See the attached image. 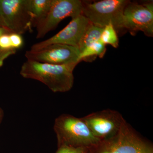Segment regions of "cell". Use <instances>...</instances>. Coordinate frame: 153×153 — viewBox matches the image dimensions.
I'll return each mask as SVG.
<instances>
[{"label":"cell","instance_id":"4fadbf2b","mask_svg":"<svg viewBox=\"0 0 153 153\" xmlns=\"http://www.w3.org/2000/svg\"><path fill=\"white\" fill-rule=\"evenodd\" d=\"M103 28L96 26L90 23L82 35L78 45L79 52H82L85 47L100 40Z\"/></svg>","mask_w":153,"mask_h":153},{"label":"cell","instance_id":"ba28073f","mask_svg":"<svg viewBox=\"0 0 153 153\" xmlns=\"http://www.w3.org/2000/svg\"><path fill=\"white\" fill-rule=\"evenodd\" d=\"M124 28L131 33L142 31L146 36L153 35L152 3L140 4L129 1L123 11Z\"/></svg>","mask_w":153,"mask_h":153},{"label":"cell","instance_id":"9c48e42d","mask_svg":"<svg viewBox=\"0 0 153 153\" xmlns=\"http://www.w3.org/2000/svg\"><path fill=\"white\" fill-rule=\"evenodd\" d=\"M79 49L62 44L49 45L36 52L28 50L25 53L27 60L54 65L79 63Z\"/></svg>","mask_w":153,"mask_h":153},{"label":"cell","instance_id":"3957f363","mask_svg":"<svg viewBox=\"0 0 153 153\" xmlns=\"http://www.w3.org/2000/svg\"><path fill=\"white\" fill-rule=\"evenodd\" d=\"M53 128L57 147L68 146L89 149L100 141L81 118L71 114H62L56 118Z\"/></svg>","mask_w":153,"mask_h":153},{"label":"cell","instance_id":"5b68a950","mask_svg":"<svg viewBox=\"0 0 153 153\" xmlns=\"http://www.w3.org/2000/svg\"><path fill=\"white\" fill-rule=\"evenodd\" d=\"M0 16L4 27L22 35L33 31L28 0H0Z\"/></svg>","mask_w":153,"mask_h":153},{"label":"cell","instance_id":"8992f818","mask_svg":"<svg viewBox=\"0 0 153 153\" xmlns=\"http://www.w3.org/2000/svg\"><path fill=\"white\" fill-rule=\"evenodd\" d=\"M81 118L100 141L115 135L126 120L120 113L110 109L92 113Z\"/></svg>","mask_w":153,"mask_h":153},{"label":"cell","instance_id":"9a60e30c","mask_svg":"<svg viewBox=\"0 0 153 153\" xmlns=\"http://www.w3.org/2000/svg\"><path fill=\"white\" fill-rule=\"evenodd\" d=\"M100 40L105 45L109 44L115 48L118 47L117 32L111 23L103 27Z\"/></svg>","mask_w":153,"mask_h":153},{"label":"cell","instance_id":"277c9868","mask_svg":"<svg viewBox=\"0 0 153 153\" xmlns=\"http://www.w3.org/2000/svg\"><path fill=\"white\" fill-rule=\"evenodd\" d=\"M127 0H103L84 4L82 14L91 24L104 27L111 23L117 31L123 30V11Z\"/></svg>","mask_w":153,"mask_h":153},{"label":"cell","instance_id":"7a4b0ae2","mask_svg":"<svg viewBox=\"0 0 153 153\" xmlns=\"http://www.w3.org/2000/svg\"><path fill=\"white\" fill-rule=\"evenodd\" d=\"M88 153H153V144L125 120L115 135L100 141Z\"/></svg>","mask_w":153,"mask_h":153},{"label":"cell","instance_id":"ac0fdd59","mask_svg":"<svg viewBox=\"0 0 153 153\" xmlns=\"http://www.w3.org/2000/svg\"><path fill=\"white\" fill-rule=\"evenodd\" d=\"M7 30H8L7 28L4 27H0V35L2 34L4 32H5Z\"/></svg>","mask_w":153,"mask_h":153},{"label":"cell","instance_id":"5bb4252c","mask_svg":"<svg viewBox=\"0 0 153 153\" xmlns=\"http://www.w3.org/2000/svg\"><path fill=\"white\" fill-rule=\"evenodd\" d=\"M106 50L105 45L100 40L94 42L85 47L82 52H80L79 56V62L86 60L90 57H99L102 58L104 56Z\"/></svg>","mask_w":153,"mask_h":153},{"label":"cell","instance_id":"30bf717a","mask_svg":"<svg viewBox=\"0 0 153 153\" xmlns=\"http://www.w3.org/2000/svg\"><path fill=\"white\" fill-rule=\"evenodd\" d=\"M90 22L81 14L72 19L65 28L51 38L31 47L30 51L36 52L54 44H62L78 48L82 35Z\"/></svg>","mask_w":153,"mask_h":153},{"label":"cell","instance_id":"7c38bea8","mask_svg":"<svg viewBox=\"0 0 153 153\" xmlns=\"http://www.w3.org/2000/svg\"><path fill=\"white\" fill-rule=\"evenodd\" d=\"M53 0H28V7L33 27H36L49 13Z\"/></svg>","mask_w":153,"mask_h":153},{"label":"cell","instance_id":"6da1fadb","mask_svg":"<svg viewBox=\"0 0 153 153\" xmlns=\"http://www.w3.org/2000/svg\"><path fill=\"white\" fill-rule=\"evenodd\" d=\"M77 64L54 65L27 60L22 65L20 74L24 78L42 82L53 92H66L73 87V71Z\"/></svg>","mask_w":153,"mask_h":153},{"label":"cell","instance_id":"2e32d148","mask_svg":"<svg viewBox=\"0 0 153 153\" xmlns=\"http://www.w3.org/2000/svg\"><path fill=\"white\" fill-rule=\"evenodd\" d=\"M88 149L85 148H74L68 146L57 147L55 153H88Z\"/></svg>","mask_w":153,"mask_h":153},{"label":"cell","instance_id":"8fae6325","mask_svg":"<svg viewBox=\"0 0 153 153\" xmlns=\"http://www.w3.org/2000/svg\"><path fill=\"white\" fill-rule=\"evenodd\" d=\"M24 44L22 35L7 30L0 35V68L4 60L11 55L16 54Z\"/></svg>","mask_w":153,"mask_h":153},{"label":"cell","instance_id":"52a82bcc","mask_svg":"<svg viewBox=\"0 0 153 153\" xmlns=\"http://www.w3.org/2000/svg\"><path fill=\"white\" fill-rule=\"evenodd\" d=\"M82 8L83 2L79 0H53L49 13L36 27V38H44L67 17L73 19L81 15Z\"/></svg>","mask_w":153,"mask_h":153},{"label":"cell","instance_id":"e0dca14e","mask_svg":"<svg viewBox=\"0 0 153 153\" xmlns=\"http://www.w3.org/2000/svg\"><path fill=\"white\" fill-rule=\"evenodd\" d=\"M4 116V111L0 107V124L1 123Z\"/></svg>","mask_w":153,"mask_h":153},{"label":"cell","instance_id":"d6986e66","mask_svg":"<svg viewBox=\"0 0 153 153\" xmlns=\"http://www.w3.org/2000/svg\"><path fill=\"white\" fill-rule=\"evenodd\" d=\"M0 27H4V24H3L1 16H0Z\"/></svg>","mask_w":153,"mask_h":153}]
</instances>
